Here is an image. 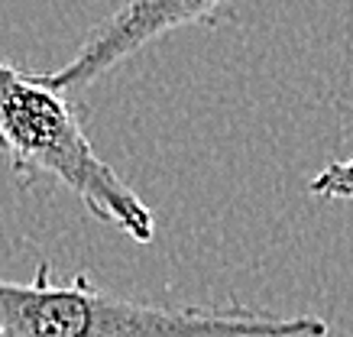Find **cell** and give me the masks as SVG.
Returning <instances> with one entry per match:
<instances>
[{"label": "cell", "mask_w": 353, "mask_h": 337, "mask_svg": "<svg viewBox=\"0 0 353 337\" xmlns=\"http://www.w3.org/2000/svg\"><path fill=\"white\" fill-rule=\"evenodd\" d=\"M314 315H276L246 305H150L97 289L85 272L55 283L39 263L30 283L0 279V337H327Z\"/></svg>", "instance_id": "6da1fadb"}, {"label": "cell", "mask_w": 353, "mask_h": 337, "mask_svg": "<svg viewBox=\"0 0 353 337\" xmlns=\"http://www.w3.org/2000/svg\"><path fill=\"white\" fill-rule=\"evenodd\" d=\"M0 150L20 185L52 182L72 192L91 218L150 243L156 218L88 140L75 101L0 59Z\"/></svg>", "instance_id": "7a4b0ae2"}, {"label": "cell", "mask_w": 353, "mask_h": 337, "mask_svg": "<svg viewBox=\"0 0 353 337\" xmlns=\"http://www.w3.org/2000/svg\"><path fill=\"white\" fill-rule=\"evenodd\" d=\"M227 7L230 0H120L104 20L91 26L75 55L62 68L39 75V81L59 94L81 91L162 36L194 23L214 26Z\"/></svg>", "instance_id": "3957f363"}, {"label": "cell", "mask_w": 353, "mask_h": 337, "mask_svg": "<svg viewBox=\"0 0 353 337\" xmlns=\"http://www.w3.org/2000/svg\"><path fill=\"white\" fill-rule=\"evenodd\" d=\"M308 192L327 201H353V156L324 165L308 182Z\"/></svg>", "instance_id": "277c9868"}]
</instances>
